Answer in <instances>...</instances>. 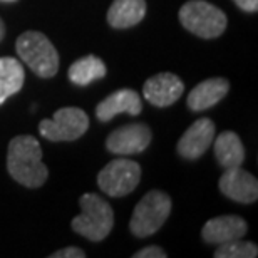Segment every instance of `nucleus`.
I'll return each instance as SVG.
<instances>
[{"label": "nucleus", "mask_w": 258, "mask_h": 258, "mask_svg": "<svg viewBox=\"0 0 258 258\" xmlns=\"http://www.w3.org/2000/svg\"><path fill=\"white\" fill-rule=\"evenodd\" d=\"M106 64L104 60L96 57V55H86L69 67V79L76 86H89L91 82L99 81L106 76Z\"/></svg>", "instance_id": "18"}, {"label": "nucleus", "mask_w": 258, "mask_h": 258, "mask_svg": "<svg viewBox=\"0 0 258 258\" xmlns=\"http://www.w3.org/2000/svg\"><path fill=\"white\" fill-rule=\"evenodd\" d=\"M171 198L159 191L153 189L136 205L133 211L129 230L136 238H146V236L156 233L164 225L168 216L171 215Z\"/></svg>", "instance_id": "5"}, {"label": "nucleus", "mask_w": 258, "mask_h": 258, "mask_svg": "<svg viewBox=\"0 0 258 258\" xmlns=\"http://www.w3.org/2000/svg\"><path fill=\"white\" fill-rule=\"evenodd\" d=\"M24 67L14 57H0V106L24 87Z\"/></svg>", "instance_id": "17"}, {"label": "nucleus", "mask_w": 258, "mask_h": 258, "mask_svg": "<svg viewBox=\"0 0 258 258\" xmlns=\"http://www.w3.org/2000/svg\"><path fill=\"white\" fill-rule=\"evenodd\" d=\"M143 111L141 96L133 89H119L107 96L96 107V116L101 122L111 121L121 112H127L131 116H138Z\"/></svg>", "instance_id": "13"}, {"label": "nucleus", "mask_w": 258, "mask_h": 258, "mask_svg": "<svg viewBox=\"0 0 258 258\" xmlns=\"http://www.w3.org/2000/svg\"><path fill=\"white\" fill-rule=\"evenodd\" d=\"M220 191L226 198L250 205L258 198V181L253 174L241 169L240 166L225 169L220 178Z\"/></svg>", "instance_id": "10"}, {"label": "nucleus", "mask_w": 258, "mask_h": 258, "mask_svg": "<svg viewBox=\"0 0 258 258\" xmlns=\"http://www.w3.org/2000/svg\"><path fill=\"white\" fill-rule=\"evenodd\" d=\"M50 256L52 258H84L86 253L81 248H77V246H67V248L55 251V253H52Z\"/></svg>", "instance_id": "21"}, {"label": "nucleus", "mask_w": 258, "mask_h": 258, "mask_svg": "<svg viewBox=\"0 0 258 258\" xmlns=\"http://www.w3.org/2000/svg\"><path fill=\"white\" fill-rule=\"evenodd\" d=\"M233 2L245 12H256L258 9V0H233Z\"/></svg>", "instance_id": "22"}, {"label": "nucleus", "mask_w": 258, "mask_h": 258, "mask_svg": "<svg viewBox=\"0 0 258 258\" xmlns=\"http://www.w3.org/2000/svg\"><path fill=\"white\" fill-rule=\"evenodd\" d=\"M149 143H151V129L143 122H133L112 131L106 139V148L112 154L131 156L143 153Z\"/></svg>", "instance_id": "8"}, {"label": "nucleus", "mask_w": 258, "mask_h": 258, "mask_svg": "<svg viewBox=\"0 0 258 258\" xmlns=\"http://www.w3.org/2000/svg\"><path fill=\"white\" fill-rule=\"evenodd\" d=\"M179 22L201 39H216L225 32L228 19L216 5L205 0H189L179 9Z\"/></svg>", "instance_id": "4"}, {"label": "nucleus", "mask_w": 258, "mask_h": 258, "mask_svg": "<svg viewBox=\"0 0 258 258\" xmlns=\"http://www.w3.org/2000/svg\"><path fill=\"white\" fill-rule=\"evenodd\" d=\"M81 215L72 220V230L91 241H101L114 226V211L104 198L94 193H84L79 200Z\"/></svg>", "instance_id": "2"}, {"label": "nucleus", "mask_w": 258, "mask_h": 258, "mask_svg": "<svg viewBox=\"0 0 258 258\" xmlns=\"http://www.w3.org/2000/svg\"><path fill=\"white\" fill-rule=\"evenodd\" d=\"M134 258H166V251L159 246H146V248L139 250L138 253L133 255Z\"/></svg>", "instance_id": "20"}, {"label": "nucleus", "mask_w": 258, "mask_h": 258, "mask_svg": "<svg viewBox=\"0 0 258 258\" xmlns=\"http://www.w3.org/2000/svg\"><path fill=\"white\" fill-rule=\"evenodd\" d=\"M230 84L223 77H211L198 86L193 87V91L188 94V107L195 112L210 109V107L216 106L223 97L228 94Z\"/></svg>", "instance_id": "14"}, {"label": "nucleus", "mask_w": 258, "mask_h": 258, "mask_svg": "<svg viewBox=\"0 0 258 258\" xmlns=\"http://www.w3.org/2000/svg\"><path fill=\"white\" fill-rule=\"evenodd\" d=\"M141 179V166L133 159L117 158L107 163L99 171L97 184L101 191L112 196V198H122L133 193Z\"/></svg>", "instance_id": "6"}, {"label": "nucleus", "mask_w": 258, "mask_h": 258, "mask_svg": "<svg viewBox=\"0 0 258 258\" xmlns=\"http://www.w3.org/2000/svg\"><path fill=\"white\" fill-rule=\"evenodd\" d=\"M213 255L215 258H255L258 255V248L251 241L238 238L218 245Z\"/></svg>", "instance_id": "19"}, {"label": "nucleus", "mask_w": 258, "mask_h": 258, "mask_svg": "<svg viewBox=\"0 0 258 258\" xmlns=\"http://www.w3.org/2000/svg\"><path fill=\"white\" fill-rule=\"evenodd\" d=\"M0 2H17V0H0Z\"/></svg>", "instance_id": "24"}, {"label": "nucleus", "mask_w": 258, "mask_h": 258, "mask_svg": "<svg viewBox=\"0 0 258 258\" xmlns=\"http://www.w3.org/2000/svg\"><path fill=\"white\" fill-rule=\"evenodd\" d=\"M89 129V117L79 107H62L52 119H44L39 124L40 136L49 141H76Z\"/></svg>", "instance_id": "7"}, {"label": "nucleus", "mask_w": 258, "mask_h": 258, "mask_svg": "<svg viewBox=\"0 0 258 258\" xmlns=\"http://www.w3.org/2000/svg\"><path fill=\"white\" fill-rule=\"evenodd\" d=\"M246 230H248V225L241 216L225 215L206 221L203 230H201V236H203L206 243L221 245L231 240L243 238L246 235Z\"/></svg>", "instance_id": "12"}, {"label": "nucleus", "mask_w": 258, "mask_h": 258, "mask_svg": "<svg viewBox=\"0 0 258 258\" xmlns=\"http://www.w3.org/2000/svg\"><path fill=\"white\" fill-rule=\"evenodd\" d=\"M15 50L24 64H27L39 77H54L59 71V54L54 44L42 32L29 30L15 42Z\"/></svg>", "instance_id": "3"}, {"label": "nucleus", "mask_w": 258, "mask_h": 258, "mask_svg": "<svg viewBox=\"0 0 258 258\" xmlns=\"http://www.w3.org/2000/svg\"><path fill=\"white\" fill-rule=\"evenodd\" d=\"M184 91L183 81L171 72H161L144 82L143 94L149 104L156 107H168L174 104Z\"/></svg>", "instance_id": "9"}, {"label": "nucleus", "mask_w": 258, "mask_h": 258, "mask_svg": "<svg viewBox=\"0 0 258 258\" xmlns=\"http://www.w3.org/2000/svg\"><path fill=\"white\" fill-rule=\"evenodd\" d=\"M4 35H5V24H4V20L0 19V42H2Z\"/></svg>", "instance_id": "23"}, {"label": "nucleus", "mask_w": 258, "mask_h": 258, "mask_svg": "<svg viewBox=\"0 0 258 258\" xmlns=\"http://www.w3.org/2000/svg\"><path fill=\"white\" fill-rule=\"evenodd\" d=\"M7 169L15 181L25 188H40L49 176L42 161V149L34 136H15L9 143Z\"/></svg>", "instance_id": "1"}, {"label": "nucleus", "mask_w": 258, "mask_h": 258, "mask_svg": "<svg viewBox=\"0 0 258 258\" xmlns=\"http://www.w3.org/2000/svg\"><path fill=\"white\" fill-rule=\"evenodd\" d=\"M215 156L218 159L220 166L228 169L241 166L245 161V148L241 144V139L238 134L233 131H223L218 138L215 139Z\"/></svg>", "instance_id": "16"}, {"label": "nucleus", "mask_w": 258, "mask_h": 258, "mask_svg": "<svg viewBox=\"0 0 258 258\" xmlns=\"http://www.w3.org/2000/svg\"><path fill=\"white\" fill-rule=\"evenodd\" d=\"M215 139V122L210 117H201L189 126L178 141V153L181 158L198 159L206 153Z\"/></svg>", "instance_id": "11"}, {"label": "nucleus", "mask_w": 258, "mask_h": 258, "mask_svg": "<svg viewBox=\"0 0 258 258\" xmlns=\"http://www.w3.org/2000/svg\"><path fill=\"white\" fill-rule=\"evenodd\" d=\"M146 15V0H114L107 10V22L114 29L138 25Z\"/></svg>", "instance_id": "15"}]
</instances>
